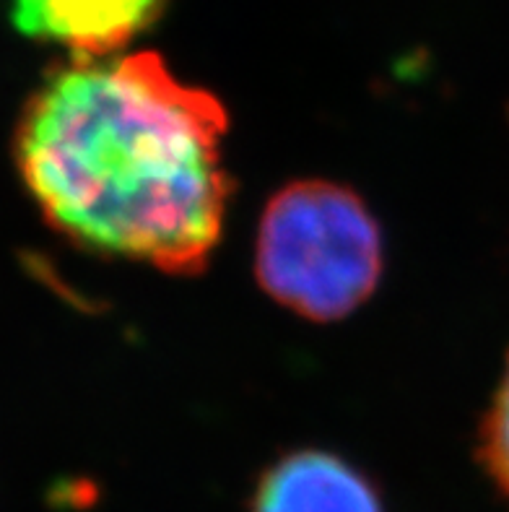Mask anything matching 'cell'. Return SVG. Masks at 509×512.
Wrapping results in <instances>:
<instances>
[{
	"label": "cell",
	"mask_w": 509,
	"mask_h": 512,
	"mask_svg": "<svg viewBox=\"0 0 509 512\" xmlns=\"http://www.w3.org/2000/svg\"><path fill=\"white\" fill-rule=\"evenodd\" d=\"M229 115L156 52L71 58L16 125V164L42 216L84 250L190 276L224 232Z\"/></svg>",
	"instance_id": "6da1fadb"
},
{
	"label": "cell",
	"mask_w": 509,
	"mask_h": 512,
	"mask_svg": "<svg viewBox=\"0 0 509 512\" xmlns=\"http://www.w3.org/2000/svg\"><path fill=\"white\" fill-rule=\"evenodd\" d=\"M255 273L278 305L302 318H346L380 284V227L354 190L325 180L291 182L263 211Z\"/></svg>",
	"instance_id": "7a4b0ae2"
},
{
	"label": "cell",
	"mask_w": 509,
	"mask_h": 512,
	"mask_svg": "<svg viewBox=\"0 0 509 512\" xmlns=\"http://www.w3.org/2000/svg\"><path fill=\"white\" fill-rule=\"evenodd\" d=\"M164 11V0H11L24 37L65 47L71 58L120 55Z\"/></svg>",
	"instance_id": "3957f363"
},
{
	"label": "cell",
	"mask_w": 509,
	"mask_h": 512,
	"mask_svg": "<svg viewBox=\"0 0 509 512\" xmlns=\"http://www.w3.org/2000/svg\"><path fill=\"white\" fill-rule=\"evenodd\" d=\"M250 512H385L377 489L351 463L299 450L273 463L252 492Z\"/></svg>",
	"instance_id": "277c9868"
},
{
	"label": "cell",
	"mask_w": 509,
	"mask_h": 512,
	"mask_svg": "<svg viewBox=\"0 0 509 512\" xmlns=\"http://www.w3.org/2000/svg\"><path fill=\"white\" fill-rule=\"evenodd\" d=\"M481 461L509 500V362L481 427Z\"/></svg>",
	"instance_id": "5b68a950"
}]
</instances>
